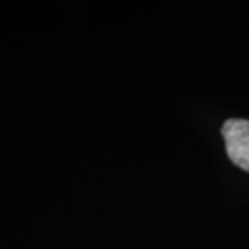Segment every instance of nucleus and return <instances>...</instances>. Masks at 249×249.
<instances>
[{
  "label": "nucleus",
  "mask_w": 249,
  "mask_h": 249,
  "mask_svg": "<svg viewBox=\"0 0 249 249\" xmlns=\"http://www.w3.org/2000/svg\"><path fill=\"white\" fill-rule=\"evenodd\" d=\"M227 155L234 165L249 172V121L229 119L222 127Z\"/></svg>",
  "instance_id": "nucleus-1"
}]
</instances>
